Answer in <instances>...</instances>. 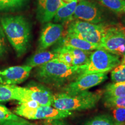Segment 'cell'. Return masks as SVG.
Instances as JSON below:
<instances>
[{
	"mask_svg": "<svg viewBox=\"0 0 125 125\" xmlns=\"http://www.w3.org/2000/svg\"><path fill=\"white\" fill-rule=\"evenodd\" d=\"M59 120H52L51 122V125H70L64 122Z\"/></svg>",
	"mask_w": 125,
	"mask_h": 125,
	"instance_id": "cell-30",
	"label": "cell"
},
{
	"mask_svg": "<svg viewBox=\"0 0 125 125\" xmlns=\"http://www.w3.org/2000/svg\"><path fill=\"white\" fill-rule=\"evenodd\" d=\"M120 64L119 56L100 48L92 52L86 64L78 67V74L107 73Z\"/></svg>",
	"mask_w": 125,
	"mask_h": 125,
	"instance_id": "cell-4",
	"label": "cell"
},
{
	"mask_svg": "<svg viewBox=\"0 0 125 125\" xmlns=\"http://www.w3.org/2000/svg\"><path fill=\"white\" fill-rule=\"evenodd\" d=\"M104 98L125 96V82L109 83L105 87Z\"/></svg>",
	"mask_w": 125,
	"mask_h": 125,
	"instance_id": "cell-18",
	"label": "cell"
},
{
	"mask_svg": "<svg viewBox=\"0 0 125 125\" xmlns=\"http://www.w3.org/2000/svg\"><path fill=\"white\" fill-rule=\"evenodd\" d=\"M27 0H0V11L14 10L21 7Z\"/></svg>",
	"mask_w": 125,
	"mask_h": 125,
	"instance_id": "cell-23",
	"label": "cell"
},
{
	"mask_svg": "<svg viewBox=\"0 0 125 125\" xmlns=\"http://www.w3.org/2000/svg\"><path fill=\"white\" fill-rule=\"evenodd\" d=\"M58 54L54 51L37 52L26 62V64L31 67H39L54 59H57Z\"/></svg>",
	"mask_w": 125,
	"mask_h": 125,
	"instance_id": "cell-15",
	"label": "cell"
},
{
	"mask_svg": "<svg viewBox=\"0 0 125 125\" xmlns=\"http://www.w3.org/2000/svg\"><path fill=\"white\" fill-rule=\"evenodd\" d=\"M84 125H116L112 116L107 114L98 115L87 121Z\"/></svg>",
	"mask_w": 125,
	"mask_h": 125,
	"instance_id": "cell-21",
	"label": "cell"
},
{
	"mask_svg": "<svg viewBox=\"0 0 125 125\" xmlns=\"http://www.w3.org/2000/svg\"><path fill=\"white\" fill-rule=\"evenodd\" d=\"M15 87L16 100L20 103L34 101L40 105L52 106L53 94L43 86L32 84L24 87L15 85Z\"/></svg>",
	"mask_w": 125,
	"mask_h": 125,
	"instance_id": "cell-8",
	"label": "cell"
},
{
	"mask_svg": "<svg viewBox=\"0 0 125 125\" xmlns=\"http://www.w3.org/2000/svg\"><path fill=\"white\" fill-rule=\"evenodd\" d=\"M65 47L73 56V66H81L88 62L91 51H83L70 46Z\"/></svg>",
	"mask_w": 125,
	"mask_h": 125,
	"instance_id": "cell-17",
	"label": "cell"
},
{
	"mask_svg": "<svg viewBox=\"0 0 125 125\" xmlns=\"http://www.w3.org/2000/svg\"><path fill=\"white\" fill-rule=\"evenodd\" d=\"M125 125V123H123V124H121V125Z\"/></svg>",
	"mask_w": 125,
	"mask_h": 125,
	"instance_id": "cell-33",
	"label": "cell"
},
{
	"mask_svg": "<svg viewBox=\"0 0 125 125\" xmlns=\"http://www.w3.org/2000/svg\"><path fill=\"white\" fill-rule=\"evenodd\" d=\"M74 20L100 24L103 20V12L96 4L91 1H79L71 18V21Z\"/></svg>",
	"mask_w": 125,
	"mask_h": 125,
	"instance_id": "cell-10",
	"label": "cell"
},
{
	"mask_svg": "<svg viewBox=\"0 0 125 125\" xmlns=\"http://www.w3.org/2000/svg\"><path fill=\"white\" fill-rule=\"evenodd\" d=\"M103 6L116 13H125V0H97Z\"/></svg>",
	"mask_w": 125,
	"mask_h": 125,
	"instance_id": "cell-19",
	"label": "cell"
},
{
	"mask_svg": "<svg viewBox=\"0 0 125 125\" xmlns=\"http://www.w3.org/2000/svg\"><path fill=\"white\" fill-rule=\"evenodd\" d=\"M7 46L6 37L0 23V57H2L7 53Z\"/></svg>",
	"mask_w": 125,
	"mask_h": 125,
	"instance_id": "cell-28",
	"label": "cell"
},
{
	"mask_svg": "<svg viewBox=\"0 0 125 125\" xmlns=\"http://www.w3.org/2000/svg\"><path fill=\"white\" fill-rule=\"evenodd\" d=\"M90 1V0H78V2H79V1Z\"/></svg>",
	"mask_w": 125,
	"mask_h": 125,
	"instance_id": "cell-32",
	"label": "cell"
},
{
	"mask_svg": "<svg viewBox=\"0 0 125 125\" xmlns=\"http://www.w3.org/2000/svg\"><path fill=\"white\" fill-rule=\"evenodd\" d=\"M61 6V0H38L37 18L41 23H49Z\"/></svg>",
	"mask_w": 125,
	"mask_h": 125,
	"instance_id": "cell-13",
	"label": "cell"
},
{
	"mask_svg": "<svg viewBox=\"0 0 125 125\" xmlns=\"http://www.w3.org/2000/svg\"><path fill=\"white\" fill-rule=\"evenodd\" d=\"M54 51L58 54L57 59L68 66H73V56L64 46H59Z\"/></svg>",
	"mask_w": 125,
	"mask_h": 125,
	"instance_id": "cell-22",
	"label": "cell"
},
{
	"mask_svg": "<svg viewBox=\"0 0 125 125\" xmlns=\"http://www.w3.org/2000/svg\"><path fill=\"white\" fill-rule=\"evenodd\" d=\"M0 23L6 38L18 57L26 52L29 46L31 29L29 23L22 16H4Z\"/></svg>",
	"mask_w": 125,
	"mask_h": 125,
	"instance_id": "cell-1",
	"label": "cell"
},
{
	"mask_svg": "<svg viewBox=\"0 0 125 125\" xmlns=\"http://www.w3.org/2000/svg\"><path fill=\"white\" fill-rule=\"evenodd\" d=\"M32 67L29 65L10 67L0 71V83L8 85H16L26 80Z\"/></svg>",
	"mask_w": 125,
	"mask_h": 125,
	"instance_id": "cell-12",
	"label": "cell"
},
{
	"mask_svg": "<svg viewBox=\"0 0 125 125\" xmlns=\"http://www.w3.org/2000/svg\"><path fill=\"white\" fill-rule=\"evenodd\" d=\"M104 105L109 108H125V96L120 97L104 98Z\"/></svg>",
	"mask_w": 125,
	"mask_h": 125,
	"instance_id": "cell-25",
	"label": "cell"
},
{
	"mask_svg": "<svg viewBox=\"0 0 125 125\" xmlns=\"http://www.w3.org/2000/svg\"><path fill=\"white\" fill-rule=\"evenodd\" d=\"M16 100L15 85H8L0 83V102Z\"/></svg>",
	"mask_w": 125,
	"mask_h": 125,
	"instance_id": "cell-20",
	"label": "cell"
},
{
	"mask_svg": "<svg viewBox=\"0 0 125 125\" xmlns=\"http://www.w3.org/2000/svg\"><path fill=\"white\" fill-rule=\"evenodd\" d=\"M100 46L118 56L125 53V27L121 24L106 25Z\"/></svg>",
	"mask_w": 125,
	"mask_h": 125,
	"instance_id": "cell-6",
	"label": "cell"
},
{
	"mask_svg": "<svg viewBox=\"0 0 125 125\" xmlns=\"http://www.w3.org/2000/svg\"><path fill=\"white\" fill-rule=\"evenodd\" d=\"M111 78L114 83L125 82V65L120 64L114 68L111 72Z\"/></svg>",
	"mask_w": 125,
	"mask_h": 125,
	"instance_id": "cell-24",
	"label": "cell"
},
{
	"mask_svg": "<svg viewBox=\"0 0 125 125\" xmlns=\"http://www.w3.org/2000/svg\"><path fill=\"white\" fill-rule=\"evenodd\" d=\"M108 78L107 73H89L79 75L74 80L63 87L64 93L74 94L86 91L99 85Z\"/></svg>",
	"mask_w": 125,
	"mask_h": 125,
	"instance_id": "cell-9",
	"label": "cell"
},
{
	"mask_svg": "<svg viewBox=\"0 0 125 125\" xmlns=\"http://www.w3.org/2000/svg\"><path fill=\"white\" fill-rule=\"evenodd\" d=\"M1 125H34L20 118L17 121H8L0 123Z\"/></svg>",
	"mask_w": 125,
	"mask_h": 125,
	"instance_id": "cell-29",
	"label": "cell"
},
{
	"mask_svg": "<svg viewBox=\"0 0 125 125\" xmlns=\"http://www.w3.org/2000/svg\"><path fill=\"white\" fill-rule=\"evenodd\" d=\"M64 30L63 25L60 23H46L41 32L38 52L45 51L60 41L63 35Z\"/></svg>",
	"mask_w": 125,
	"mask_h": 125,
	"instance_id": "cell-11",
	"label": "cell"
},
{
	"mask_svg": "<svg viewBox=\"0 0 125 125\" xmlns=\"http://www.w3.org/2000/svg\"><path fill=\"white\" fill-rule=\"evenodd\" d=\"M20 119L7 107L0 104V123L8 121H17Z\"/></svg>",
	"mask_w": 125,
	"mask_h": 125,
	"instance_id": "cell-26",
	"label": "cell"
},
{
	"mask_svg": "<svg viewBox=\"0 0 125 125\" xmlns=\"http://www.w3.org/2000/svg\"><path fill=\"white\" fill-rule=\"evenodd\" d=\"M103 92L83 91L74 94L59 93L53 96L52 106L63 111H79L95 107L100 100Z\"/></svg>",
	"mask_w": 125,
	"mask_h": 125,
	"instance_id": "cell-3",
	"label": "cell"
},
{
	"mask_svg": "<svg viewBox=\"0 0 125 125\" xmlns=\"http://www.w3.org/2000/svg\"><path fill=\"white\" fill-rule=\"evenodd\" d=\"M78 66H68L57 59L39 66L35 76L40 82L53 87H61L78 76Z\"/></svg>",
	"mask_w": 125,
	"mask_h": 125,
	"instance_id": "cell-2",
	"label": "cell"
},
{
	"mask_svg": "<svg viewBox=\"0 0 125 125\" xmlns=\"http://www.w3.org/2000/svg\"><path fill=\"white\" fill-rule=\"evenodd\" d=\"M121 64H122L125 65V54H123V58H122V61L121 62Z\"/></svg>",
	"mask_w": 125,
	"mask_h": 125,
	"instance_id": "cell-31",
	"label": "cell"
},
{
	"mask_svg": "<svg viewBox=\"0 0 125 125\" xmlns=\"http://www.w3.org/2000/svg\"><path fill=\"white\" fill-rule=\"evenodd\" d=\"M113 108L112 118L116 125L125 123V108L115 107Z\"/></svg>",
	"mask_w": 125,
	"mask_h": 125,
	"instance_id": "cell-27",
	"label": "cell"
},
{
	"mask_svg": "<svg viewBox=\"0 0 125 125\" xmlns=\"http://www.w3.org/2000/svg\"><path fill=\"white\" fill-rule=\"evenodd\" d=\"M61 42V46H70L86 51H91L93 50L100 49L101 47L93 44L85 40L68 34H64Z\"/></svg>",
	"mask_w": 125,
	"mask_h": 125,
	"instance_id": "cell-14",
	"label": "cell"
},
{
	"mask_svg": "<svg viewBox=\"0 0 125 125\" xmlns=\"http://www.w3.org/2000/svg\"><path fill=\"white\" fill-rule=\"evenodd\" d=\"M78 2V0H75L67 4L61 5L53 18L54 22L64 23L71 21L72 16Z\"/></svg>",
	"mask_w": 125,
	"mask_h": 125,
	"instance_id": "cell-16",
	"label": "cell"
},
{
	"mask_svg": "<svg viewBox=\"0 0 125 125\" xmlns=\"http://www.w3.org/2000/svg\"><path fill=\"white\" fill-rule=\"evenodd\" d=\"M66 32L85 40L89 42L100 46L102 41L106 25L86 22L79 20L69 21Z\"/></svg>",
	"mask_w": 125,
	"mask_h": 125,
	"instance_id": "cell-5",
	"label": "cell"
},
{
	"mask_svg": "<svg viewBox=\"0 0 125 125\" xmlns=\"http://www.w3.org/2000/svg\"><path fill=\"white\" fill-rule=\"evenodd\" d=\"M15 113L28 119H46L48 121L59 120L67 118L72 115L68 111L58 109L52 106L39 105L30 107L23 104H20L15 109Z\"/></svg>",
	"mask_w": 125,
	"mask_h": 125,
	"instance_id": "cell-7",
	"label": "cell"
}]
</instances>
